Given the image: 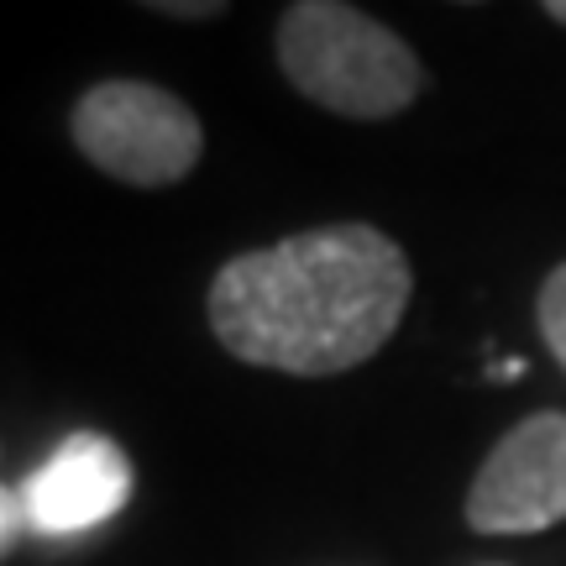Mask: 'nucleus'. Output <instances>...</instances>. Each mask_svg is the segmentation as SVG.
Instances as JSON below:
<instances>
[{
	"instance_id": "1",
	"label": "nucleus",
	"mask_w": 566,
	"mask_h": 566,
	"mask_svg": "<svg viewBox=\"0 0 566 566\" xmlns=\"http://www.w3.org/2000/svg\"><path fill=\"white\" fill-rule=\"evenodd\" d=\"M415 294L405 247L378 226L294 231L242 252L210 283V331L247 367L294 378L352 373L399 331Z\"/></svg>"
},
{
	"instance_id": "2",
	"label": "nucleus",
	"mask_w": 566,
	"mask_h": 566,
	"mask_svg": "<svg viewBox=\"0 0 566 566\" xmlns=\"http://www.w3.org/2000/svg\"><path fill=\"white\" fill-rule=\"evenodd\" d=\"M279 63L300 95L352 122L399 116L424 90L415 48L394 27L342 0H300L283 11Z\"/></svg>"
},
{
	"instance_id": "3",
	"label": "nucleus",
	"mask_w": 566,
	"mask_h": 566,
	"mask_svg": "<svg viewBox=\"0 0 566 566\" xmlns=\"http://www.w3.org/2000/svg\"><path fill=\"white\" fill-rule=\"evenodd\" d=\"M74 147L137 189L179 184L205 153L200 116L147 80H105L74 105Z\"/></svg>"
},
{
	"instance_id": "4",
	"label": "nucleus",
	"mask_w": 566,
	"mask_h": 566,
	"mask_svg": "<svg viewBox=\"0 0 566 566\" xmlns=\"http://www.w3.org/2000/svg\"><path fill=\"white\" fill-rule=\"evenodd\" d=\"M566 520V409H541L488 451L467 493V525L483 535H535Z\"/></svg>"
},
{
	"instance_id": "5",
	"label": "nucleus",
	"mask_w": 566,
	"mask_h": 566,
	"mask_svg": "<svg viewBox=\"0 0 566 566\" xmlns=\"http://www.w3.org/2000/svg\"><path fill=\"white\" fill-rule=\"evenodd\" d=\"M126 504H132V462L101 430H74L21 483L27 530H42V535H84L116 520Z\"/></svg>"
},
{
	"instance_id": "6",
	"label": "nucleus",
	"mask_w": 566,
	"mask_h": 566,
	"mask_svg": "<svg viewBox=\"0 0 566 566\" xmlns=\"http://www.w3.org/2000/svg\"><path fill=\"white\" fill-rule=\"evenodd\" d=\"M535 321H541V336H546L551 357L566 367V263L551 268L546 283H541V300H535Z\"/></svg>"
},
{
	"instance_id": "7",
	"label": "nucleus",
	"mask_w": 566,
	"mask_h": 566,
	"mask_svg": "<svg viewBox=\"0 0 566 566\" xmlns=\"http://www.w3.org/2000/svg\"><path fill=\"white\" fill-rule=\"evenodd\" d=\"M21 525H27V514H21V493L0 488V556L11 551V541H17Z\"/></svg>"
},
{
	"instance_id": "8",
	"label": "nucleus",
	"mask_w": 566,
	"mask_h": 566,
	"mask_svg": "<svg viewBox=\"0 0 566 566\" xmlns=\"http://www.w3.org/2000/svg\"><path fill=\"white\" fill-rule=\"evenodd\" d=\"M153 11H158V17H168V21H205V17H221L226 6H221V0H189V6H179V0H158Z\"/></svg>"
},
{
	"instance_id": "9",
	"label": "nucleus",
	"mask_w": 566,
	"mask_h": 566,
	"mask_svg": "<svg viewBox=\"0 0 566 566\" xmlns=\"http://www.w3.org/2000/svg\"><path fill=\"white\" fill-rule=\"evenodd\" d=\"M488 378L499 384V378H525V363L520 357H504V363H488Z\"/></svg>"
},
{
	"instance_id": "10",
	"label": "nucleus",
	"mask_w": 566,
	"mask_h": 566,
	"mask_svg": "<svg viewBox=\"0 0 566 566\" xmlns=\"http://www.w3.org/2000/svg\"><path fill=\"white\" fill-rule=\"evenodd\" d=\"M546 17H551V21H562V27H566V0H551Z\"/></svg>"
}]
</instances>
